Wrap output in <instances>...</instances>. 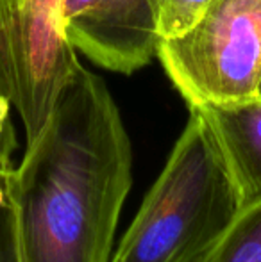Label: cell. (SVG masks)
Here are the masks:
<instances>
[{
	"mask_svg": "<svg viewBox=\"0 0 261 262\" xmlns=\"http://www.w3.org/2000/svg\"><path fill=\"white\" fill-rule=\"evenodd\" d=\"M209 2L211 0H159V9H157L159 38H172L185 32L200 16Z\"/></svg>",
	"mask_w": 261,
	"mask_h": 262,
	"instance_id": "cell-8",
	"label": "cell"
},
{
	"mask_svg": "<svg viewBox=\"0 0 261 262\" xmlns=\"http://www.w3.org/2000/svg\"><path fill=\"white\" fill-rule=\"evenodd\" d=\"M16 148L13 121H11V100L7 84L0 68V168L13 166V152Z\"/></svg>",
	"mask_w": 261,
	"mask_h": 262,
	"instance_id": "cell-10",
	"label": "cell"
},
{
	"mask_svg": "<svg viewBox=\"0 0 261 262\" xmlns=\"http://www.w3.org/2000/svg\"><path fill=\"white\" fill-rule=\"evenodd\" d=\"M7 169L9 168H0V262H18L14 217L4 187V175Z\"/></svg>",
	"mask_w": 261,
	"mask_h": 262,
	"instance_id": "cell-9",
	"label": "cell"
},
{
	"mask_svg": "<svg viewBox=\"0 0 261 262\" xmlns=\"http://www.w3.org/2000/svg\"><path fill=\"white\" fill-rule=\"evenodd\" d=\"M157 9L159 0H101L66 36L95 64L129 75L156 57Z\"/></svg>",
	"mask_w": 261,
	"mask_h": 262,
	"instance_id": "cell-5",
	"label": "cell"
},
{
	"mask_svg": "<svg viewBox=\"0 0 261 262\" xmlns=\"http://www.w3.org/2000/svg\"><path fill=\"white\" fill-rule=\"evenodd\" d=\"M79 66L66 36L63 0H6L0 13V68L27 141L45 125Z\"/></svg>",
	"mask_w": 261,
	"mask_h": 262,
	"instance_id": "cell-4",
	"label": "cell"
},
{
	"mask_svg": "<svg viewBox=\"0 0 261 262\" xmlns=\"http://www.w3.org/2000/svg\"><path fill=\"white\" fill-rule=\"evenodd\" d=\"M192 109V107H190ZM204 116L240 193L242 204L261 194V97L233 107H193Z\"/></svg>",
	"mask_w": 261,
	"mask_h": 262,
	"instance_id": "cell-6",
	"label": "cell"
},
{
	"mask_svg": "<svg viewBox=\"0 0 261 262\" xmlns=\"http://www.w3.org/2000/svg\"><path fill=\"white\" fill-rule=\"evenodd\" d=\"M101 4V0H63V18L65 29L73 27L81 20L93 13L95 7Z\"/></svg>",
	"mask_w": 261,
	"mask_h": 262,
	"instance_id": "cell-11",
	"label": "cell"
},
{
	"mask_svg": "<svg viewBox=\"0 0 261 262\" xmlns=\"http://www.w3.org/2000/svg\"><path fill=\"white\" fill-rule=\"evenodd\" d=\"M132 146L106 82L83 64L4 175L18 262H111Z\"/></svg>",
	"mask_w": 261,
	"mask_h": 262,
	"instance_id": "cell-1",
	"label": "cell"
},
{
	"mask_svg": "<svg viewBox=\"0 0 261 262\" xmlns=\"http://www.w3.org/2000/svg\"><path fill=\"white\" fill-rule=\"evenodd\" d=\"M193 262H261V194L242 205L226 230Z\"/></svg>",
	"mask_w": 261,
	"mask_h": 262,
	"instance_id": "cell-7",
	"label": "cell"
},
{
	"mask_svg": "<svg viewBox=\"0 0 261 262\" xmlns=\"http://www.w3.org/2000/svg\"><path fill=\"white\" fill-rule=\"evenodd\" d=\"M168 79L190 107L259 98L261 0H211L185 32L157 45Z\"/></svg>",
	"mask_w": 261,
	"mask_h": 262,
	"instance_id": "cell-3",
	"label": "cell"
},
{
	"mask_svg": "<svg viewBox=\"0 0 261 262\" xmlns=\"http://www.w3.org/2000/svg\"><path fill=\"white\" fill-rule=\"evenodd\" d=\"M259 97H261V84H259Z\"/></svg>",
	"mask_w": 261,
	"mask_h": 262,
	"instance_id": "cell-12",
	"label": "cell"
},
{
	"mask_svg": "<svg viewBox=\"0 0 261 262\" xmlns=\"http://www.w3.org/2000/svg\"><path fill=\"white\" fill-rule=\"evenodd\" d=\"M238 187L197 109L115 246L111 262H193L242 209Z\"/></svg>",
	"mask_w": 261,
	"mask_h": 262,
	"instance_id": "cell-2",
	"label": "cell"
}]
</instances>
